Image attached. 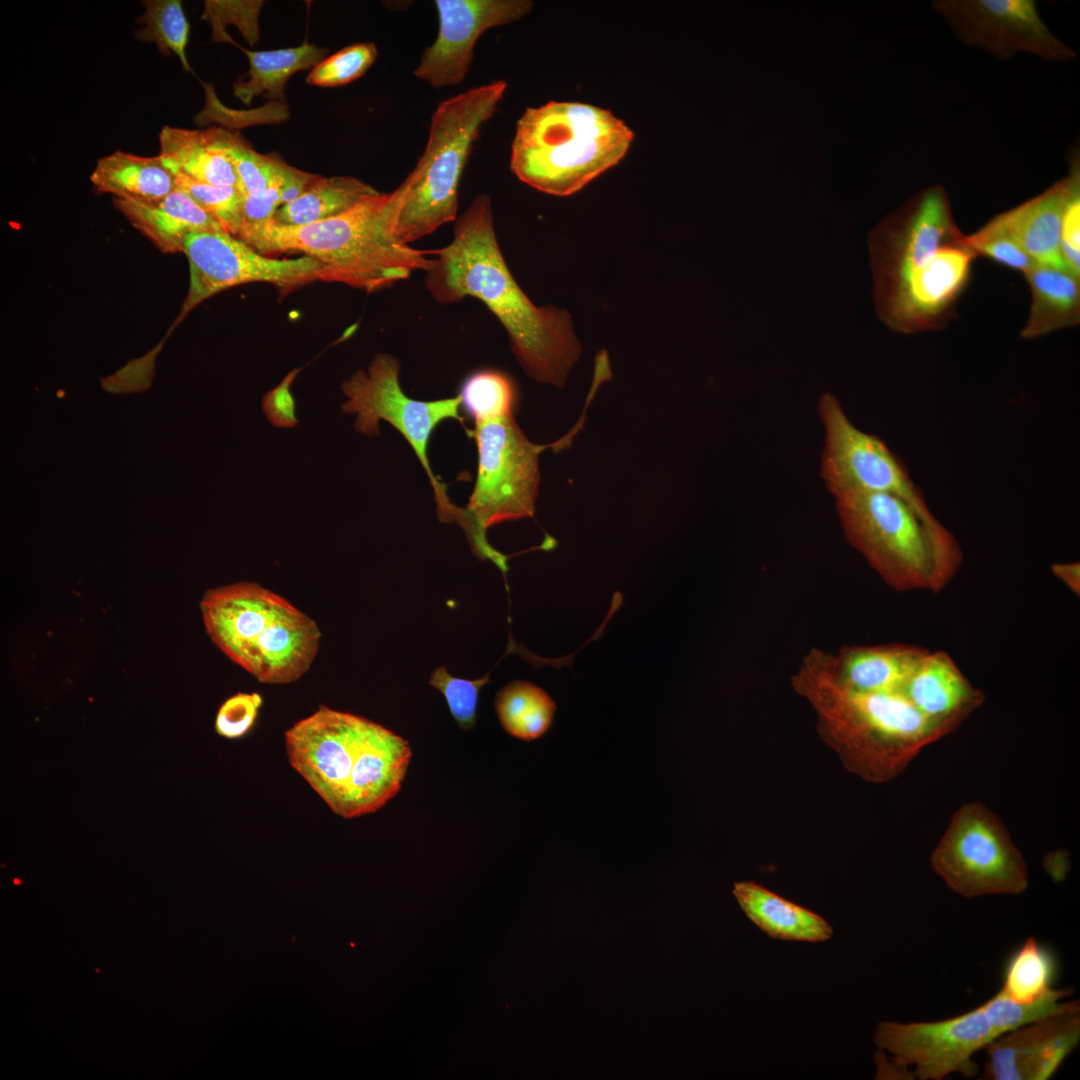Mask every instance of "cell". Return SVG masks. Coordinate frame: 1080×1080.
<instances>
[{"label":"cell","mask_w":1080,"mask_h":1080,"mask_svg":"<svg viewBox=\"0 0 1080 1080\" xmlns=\"http://www.w3.org/2000/svg\"><path fill=\"white\" fill-rule=\"evenodd\" d=\"M876 312L891 330L944 328L956 314L978 258L957 226L949 196L928 186L869 234Z\"/></svg>","instance_id":"obj_1"},{"label":"cell","mask_w":1080,"mask_h":1080,"mask_svg":"<svg viewBox=\"0 0 1080 1080\" xmlns=\"http://www.w3.org/2000/svg\"><path fill=\"white\" fill-rule=\"evenodd\" d=\"M424 284L439 304L476 298L505 328L524 372L537 382L562 387L582 347L567 309L536 306L511 274L501 252L486 194L457 217L452 240L434 249Z\"/></svg>","instance_id":"obj_2"},{"label":"cell","mask_w":1080,"mask_h":1080,"mask_svg":"<svg viewBox=\"0 0 1080 1080\" xmlns=\"http://www.w3.org/2000/svg\"><path fill=\"white\" fill-rule=\"evenodd\" d=\"M816 715L817 731L845 768L872 783L901 774L927 745L952 732L896 692H861L835 676L830 653L810 649L791 677Z\"/></svg>","instance_id":"obj_3"},{"label":"cell","mask_w":1080,"mask_h":1080,"mask_svg":"<svg viewBox=\"0 0 1080 1080\" xmlns=\"http://www.w3.org/2000/svg\"><path fill=\"white\" fill-rule=\"evenodd\" d=\"M407 190L405 179L393 191L370 197L330 219L300 226L272 219L244 227L238 238L268 256L302 253L322 265L321 281L375 293L426 271L432 262L433 250L413 248L395 235Z\"/></svg>","instance_id":"obj_4"},{"label":"cell","mask_w":1080,"mask_h":1080,"mask_svg":"<svg viewBox=\"0 0 1080 1080\" xmlns=\"http://www.w3.org/2000/svg\"><path fill=\"white\" fill-rule=\"evenodd\" d=\"M199 606L211 641L260 683L295 682L318 654L322 634L316 621L259 583L209 589Z\"/></svg>","instance_id":"obj_5"},{"label":"cell","mask_w":1080,"mask_h":1080,"mask_svg":"<svg viewBox=\"0 0 1080 1080\" xmlns=\"http://www.w3.org/2000/svg\"><path fill=\"white\" fill-rule=\"evenodd\" d=\"M633 138L632 130L607 109L551 100L526 108L517 121L510 169L542 193L570 196L617 165Z\"/></svg>","instance_id":"obj_6"},{"label":"cell","mask_w":1080,"mask_h":1080,"mask_svg":"<svg viewBox=\"0 0 1080 1080\" xmlns=\"http://www.w3.org/2000/svg\"><path fill=\"white\" fill-rule=\"evenodd\" d=\"M835 506L847 542L894 590L939 593L960 570L961 545L931 510L885 493L839 497Z\"/></svg>","instance_id":"obj_7"},{"label":"cell","mask_w":1080,"mask_h":1080,"mask_svg":"<svg viewBox=\"0 0 1080 1080\" xmlns=\"http://www.w3.org/2000/svg\"><path fill=\"white\" fill-rule=\"evenodd\" d=\"M506 89L507 82L497 80L439 103L431 116L425 150L406 177L408 190L395 224L399 241L410 245L457 219L467 159Z\"/></svg>","instance_id":"obj_8"},{"label":"cell","mask_w":1080,"mask_h":1080,"mask_svg":"<svg viewBox=\"0 0 1080 1080\" xmlns=\"http://www.w3.org/2000/svg\"><path fill=\"white\" fill-rule=\"evenodd\" d=\"M576 432L556 443L538 445L525 436L513 416L475 423L466 432L476 443L478 467L473 492L467 506L460 508L456 522L480 559L492 561L503 573L507 571L508 557L488 543L487 529L534 515L540 482L539 454L550 447L566 446L564 443Z\"/></svg>","instance_id":"obj_9"},{"label":"cell","mask_w":1080,"mask_h":1080,"mask_svg":"<svg viewBox=\"0 0 1080 1080\" xmlns=\"http://www.w3.org/2000/svg\"><path fill=\"white\" fill-rule=\"evenodd\" d=\"M400 362L391 354L377 353L367 370H358L341 384L346 401L344 414H356L354 428L366 436L379 435V422L392 425L409 443L425 469L433 487L437 513L441 521H455L459 507L446 494L428 460L431 436L444 420L455 419L464 427L459 396L421 401L405 394L399 381ZM466 432L469 430L465 427Z\"/></svg>","instance_id":"obj_10"},{"label":"cell","mask_w":1080,"mask_h":1080,"mask_svg":"<svg viewBox=\"0 0 1080 1080\" xmlns=\"http://www.w3.org/2000/svg\"><path fill=\"white\" fill-rule=\"evenodd\" d=\"M930 862L953 892L967 898L1020 894L1028 887L1024 857L999 817L980 802L954 812Z\"/></svg>","instance_id":"obj_11"},{"label":"cell","mask_w":1080,"mask_h":1080,"mask_svg":"<svg viewBox=\"0 0 1080 1080\" xmlns=\"http://www.w3.org/2000/svg\"><path fill=\"white\" fill-rule=\"evenodd\" d=\"M817 410L824 433L820 476L834 499L885 493L931 510L899 456L881 438L858 428L833 394L823 393Z\"/></svg>","instance_id":"obj_12"},{"label":"cell","mask_w":1080,"mask_h":1080,"mask_svg":"<svg viewBox=\"0 0 1080 1080\" xmlns=\"http://www.w3.org/2000/svg\"><path fill=\"white\" fill-rule=\"evenodd\" d=\"M182 252L189 265V287L176 323L228 288L264 282L287 291L322 279V265L315 259L305 255L272 258L227 231L191 233L183 241Z\"/></svg>","instance_id":"obj_13"},{"label":"cell","mask_w":1080,"mask_h":1080,"mask_svg":"<svg viewBox=\"0 0 1080 1080\" xmlns=\"http://www.w3.org/2000/svg\"><path fill=\"white\" fill-rule=\"evenodd\" d=\"M932 7L959 39L999 59L1026 53L1067 62L1077 56L1052 33L1033 0H936Z\"/></svg>","instance_id":"obj_14"},{"label":"cell","mask_w":1080,"mask_h":1080,"mask_svg":"<svg viewBox=\"0 0 1080 1080\" xmlns=\"http://www.w3.org/2000/svg\"><path fill=\"white\" fill-rule=\"evenodd\" d=\"M371 723L320 705L285 731L289 764L338 816Z\"/></svg>","instance_id":"obj_15"},{"label":"cell","mask_w":1080,"mask_h":1080,"mask_svg":"<svg viewBox=\"0 0 1080 1080\" xmlns=\"http://www.w3.org/2000/svg\"><path fill=\"white\" fill-rule=\"evenodd\" d=\"M981 1006L933 1022L881 1021L873 1040L890 1052L899 1067L913 1065L921 1080H941L951 1073L974 1076L973 1055L997 1038Z\"/></svg>","instance_id":"obj_16"},{"label":"cell","mask_w":1080,"mask_h":1080,"mask_svg":"<svg viewBox=\"0 0 1080 1080\" xmlns=\"http://www.w3.org/2000/svg\"><path fill=\"white\" fill-rule=\"evenodd\" d=\"M439 27L435 41L424 49L414 76L433 88L459 85L473 59L474 46L488 29L526 16L529 0H436Z\"/></svg>","instance_id":"obj_17"},{"label":"cell","mask_w":1080,"mask_h":1080,"mask_svg":"<svg viewBox=\"0 0 1080 1080\" xmlns=\"http://www.w3.org/2000/svg\"><path fill=\"white\" fill-rule=\"evenodd\" d=\"M1080 1041V1010L1048 1016L1004 1033L984 1050L983 1079L1046 1080Z\"/></svg>","instance_id":"obj_18"},{"label":"cell","mask_w":1080,"mask_h":1080,"mask_svg":"<svg viewBox=\"0 0 1080 1080\" xmlns=\"http://www.w3.org/2000/svg\"><path fill=\"white\" fill-rule=\"evenodd\" d=\"M412 750L403 737L372 721L346 790L340 817L375 813L400 791Z\"/></svg>","instance_id":"obj_19"},{"label":"cell","mask_w":1080,"mask_h":1080,"mask_svg":"<svg viewBox=\"0 0 1080 1080\" xmlns=\"http://www.w3.org/2000/svg\"><path fill=\"white\" fill-rule=\"evenodd\" d=\"M902 692L922 714L951 731L985 700L984 693L971 684L951 656L940 650H928Z\"/></svg>","instance_id":"obj_20"},{"label":"cell","mask_w":1080,"mask_h":1080,"mask_svg":"<svg viewBox=\"0 0 1080 1080\" xmlns=\"http://www.w3.org/2000/svg\"><path fill=\"white\" fill-rule=\"evenodd\" d=\"M113 205L163 253L182 252L183 241L191 233L226 231L215 218L179 188L159 200L113 198Z\"/></svg>","instance_id":"obj_21"},{"label":"cell","mask_w":1080,"mask_h":1080,"mask_svg":"<svg viewBox=\"0 0 1080 1080\" xmlns=\"http://www.w3.org/2000/svg\"><path fill=\"white\" fill-rule=\"evenodd\" d=\"M928 649L904 643L843 646L830 662L836 678L861 692L902 691Z\"/></svg>","instance_id":"obj_22"},{"label":"cell","mask_w":1080,"mask_h":1080,"mask_svg":"<svg viewBox=\"0 0 1080 1080\" xmlns=\"http://www.w3.org/2000/svg\"><path fill=\"white\" fill-rule=\"evenodd\" d=\"M1068 186L1067 174L1041 194L994 217L1036 265L1066 270L1060 245Z\"/></svg>","instance_id":"obj_23"},{"label":"cell","mask_w":1080,"mask_h":1080,"mask_svg":"<svg viewBox=\"0 0 1080 1080\" xmlns=\"http://www.w3.org/2000/svg\"><path fill=\"white\" fill-rule=\"evenodd\" d=\"M732 892L745 916L773 939L819 943L833 935L822 916L754 881L736 882Z\"/></svg>","instance_id":"obj_24"},{"label":"cell","mask_w":1080,"mask_h":1080,"mask_svg":"<svg viewBox=\"0 0 1080 1080\" xmlns=\"http://www.w3.org/2000/svg\"><path fill=\"white\" fill-rule=\"evenodd\" d=\"M159 143L158 156L174 176L240 189L234 166L217 146L211 128L190 130L165 126L159 134Z\"/></svg>","instance_id":"obj_25"},{"label":"cell","mask_w":1080,"mask_h":1080,"mask_svg":"<svg viewBox=\"0 0 1080 1080\" xmlns=\"http://www.w3.org/2000/svg\"><path fill=\"white\" fill-rule=\"evenodd\" d=\"M1031 290L1024 339L1038 338L1080 322V278L1050 266L1035 265L1025 275Z\"/></svg>","instance_id":"obj_26"},{"label":"cell","mask_w":1080,"mask_h":1080,"mask_svg":"<svg viewBox=\"0 0 1080 1080\" xmlns=\"http://www.w3.org/2000/svg\"><path fill=\"white\" fill-rule=\"evenodd\" d=\"M90 181L100 193L137 201L159 200L177 188L175 176L159 156L144 157L120 150L97 161Z\"/></svg>","instance_id":"obj_27"},{"label":"cell","mask_w":1080,"mask_h":1080,"mask_svg":"<svg viewBox=\"0 0 1080 1080\" xmlns=\"http://www.w3.org/2000/svg\"><path fill=\"white\" fill-rule=\"evenodd\" d=\"M380 193L356 177L316 175L299 197L278 208L273 220L292 226L320 222L338 216Z\"/></svg>","instance_id":"obj_28"},{"label":"cell","mask_w":1080,"mask_h":1080,"mask_svg":"<svg viewBox=\"0 0 1080 1080\" xmlns=\"http://www.w3.org/2000/svg\"><path fill=\"white\" fill-rule=\"evenodd\" d=\"M241 49L249 60L248 79L235 82L233 92L245 105L259 95L284 100L288 79L298 71L315 67L327 54V49L309 43L267 51Z\"/></svg>","instance_id":"obj_29"},{"label":"cell","mask_w":1080,"mask_h":1080,"mask_svg":"<svg viewBox=\"0 0 1080 1080\" xmlns=\"http://www.w3.org/2000/svg\"><path fill=\"white\" fill-rule=\"evenodd\" d=\"M495 708L507 733L515 738L531 741L549 729L556 704L539 686L515 680L497 692Z\"/></svg>","instance_id":"obj_30"},{"label":"cell","mask_w":1080,"mask_h":1080,"mask_svg":"<svg viewBox=\"0 0 1080 1080\" xmlns=\"http://www.w3.org/2000/svg\"><path fill=\"white\" fill-rule=\"evenodd\" d=\"M461 406L474 423L513 416L517 390L513 380L497 369H480L469 374L458 394Z\"/></svg>","instance_id":"obj_31"},{"label":"cell","mask_w":1080,"mask_h":1080,"mask_svg":"<svg viewBox=\"0 0 1080 1080\" xmlns=\"http://www.w3.org/2000/svg\"><path fill=\"white\" fill-rule=\"evenodd\" d=\"M217 146L231 160L244 195H256L278 186L286 163L261 155L237 132L211 128Z\"/></svg>","instance_id":"obj_32"},{"label":"cell","mask_w":1080,"mask_h":1080,"mask_svg":"<svg viewBox=\"0 0 1080 1080\" xmlns=\"http://www.w3.org/2000/svg\"><path fill=\"white\" fill-rule=\"evenodd\" d=\"M143 15L137 20L142 27L135 37L154 43L163 55H176L186 71H192L186 56L190 25L180 0H144Z\"/></svg>","instance_id":"obj_33"},{"label":"cell","mask_w":1080,"mask_h":1080,"mask_svg":"<svg viewBox=\"0 0 1080 1080\" xmlns=\"http://www.w3.org/2000/svg\"><path fill=\"white\" fill-rule=\"evenodd\" d=\"M1053 967L1050 954L1034 938H1028L1010 959L1000 991L1019 1003L1038 1000L1052 988Z\"/></svg>","instance_id":"obj_34"},{"label":"cell","mask_w":1080,"mask_h":1080,"mask_svg":"<svg viewBox=\"0 0 1080 1080\" xmlns=\"http://www.w3.org/2000/svg\"><path fill=\"white\" fill-rule=\"evenodd\" d=\"M1074 991L1069 989L1051 988L1042 998L1029 1003H1019L1010 1000L1000 990L983 1003L981 1008L985 1012L990 1025L998 1036L1015 1030L1019 1027L1031 1024L1051 1015L1080 1010L1078 1000L1062 1001Z\"/></svg>","instance_id":"obj_35"},{"label":"cell","mask_w":1080,"mask_h":1080,"mask_svg":"<svg viewBox=\"0 0 1080 1080\" xmlns=\"http://www.w3.org/2000/svg\"><path fill=\"white\" fill-rule=\"evenodd\" d=\"M176 186L215 218L230 234L238 237L242 231L244 194L238 187L217 186L175 176Z\"/></svg>","instance_id":"obj_36"},{"label":"cell","mask_w":1080,"mask_h":1080,"mask_svg":"<svg viewBox=\"0 0 1080 1080\" xmlns=\"http://www.w3.org/2000/svg\"><path fill=\"white\" fill-rule=\"evenodd\" d=\"M374 43H356L319 62L306 78L310 85L336 87L360 78L375 62Z\"/></svg>","instance_id":"obj_37"},{"label":"cell","mask_w":1080,"mask_h":1080,"mask_svg":"<svg viewBox=\"0 0 1080 1080\" xmlns=\"http://www.w3.org/2000/svg\"><path fill=\"white\" fill-rule=\"evenodd\" d=\"M262 5L263 1L206 0L202 19L210 23L214 42L235 44L225 31L232 24L250 45H255L259 40L258 16Z\"/></svg>","instance_id":"obj_38"},{"label":"cell","mask_w":1080,"mask_h":1080,"mask_svg":"<svg viewBox=\"0 0 1080 1080\" xmlns=\"http://www.w3.org/2000/svg\"><path fill=\"white\" fill-rule=\"evenodd\" d=\"M966 239L978 257H986L1024 275L1036 265L994 217L973 234L966 235Z\"/></svg>","instance_id":"obj_39"},{"label":"cell","mask_w":1080,"mask_h":1080,"mask_svg":"<svg viewBox=\"0 0 1080 1080\" xmlns=\"http://www.w3.org/2000/svg\"><path fill=\"white\" fill-rule=\"evenodd\" d=\"M489 682V674L476 680L463 679L453 677L444 666L436 668L429 680L443 694L452 717L463 731L475 727L479 693Z\"/></svg>","instance_id":"obj_40"},{"label":"cell","mask_w":1080,"mask_h":1080,"mask_svg":"<svg viewBox=\"0 0 1080 1080\" xmlns=\"http://www.w3.org/2000/svg\"><path fill=\"white\" fill-rule=\"evenodd\" d=\"M1069 186L1061 219V255L1066 270L1080 278V165L1074 155L1069 168Z\"/></svg>","instance_id":"obj_41"},{"label":"cell","mask_w":1080,"mask_h":1080,"mask_svg":"<svg viewBox=\"0 0 1080 1080\" xmlns=\"http://www.w3.org/2000/svg\"><path fill=\"white\" fill-rule=\"evenodd\" d=\"M263 697L257 692H239L226 699L220 706L216 719V733L227 739H240L253 728Z\"/></svg>","instance_id":"obj_42"},{"label":"cell","mask_w":1080,"mask_h":1080,"mask_svg":"<svg viewBox=\"0 0 1080 1080\" xmlns=\"http://www.w3.org/2000/svg\"><path fill=\"white\" fill-rule=\"evenodd\" d=\"M282 205L279 185L260 194L244 195L243 228L272 220Z\"/></svg>","instance_id":"obj_43"},{"label":"cell","mask_w":1080,"mask_h":1080,"mask_svg":"<svg viewBox=\"0 0 1080 1080\" xmlns=\"http://www.w3.org/2000/svg\"><path fill=\"white\" fill-rule=\"evenodd\" d=\"M263 411L272 425L291 428L298 424L295 417V402L286 385L282 384L265 395L262 401Z\"/></svg>","instance_id":"obj_44"},{"label":"cell","mask_w":1080,"mask_h":1080,"mask_svg":"<svg viewBox=\"0 0 1080 1080\" xmlns=\"http://www.w3.org/2000/svg\"><path fill=\"white\" fill-rule=\"evenodd\" d=\"M1051 571L1068 589L1075 595L1080 594V564L1079 562L1054 563Z\"/></svg>","instance_id":"obj_45"}]
</instances>
